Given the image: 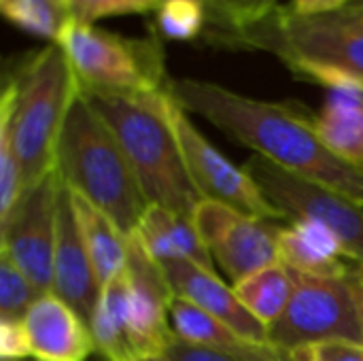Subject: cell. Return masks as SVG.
<instances>
[{"mask_svg":"<svg viewBox=\"0 0 363 361\" xmlns=\"http://www.w3.org/2000/svg\"><path fill=\"white\" fill-rule=\"evenodd\" d=\"M21 321L32 361H87L96 351L89 326L53 291L40 294Z\"/></svg>","mask_w":363,"mask_h":361,"instance_id":"cell-14","label":"cell"},{"mask_svg":"<svg viewBox=\"0 0 363 361\" xmlns=\"http://www.w3.org/2000/svg\"><path fill=\"white\" fill-rule=\"evenodd\" d=\"M208 11L204 0H162L155 9V32L168 40L187 43L204 36Z\"/></svg>","mask_w":363,"mask_h":361,"instance_id":"cell-23","label":"cell"},{"mask_svg":"<svg viewBox=\"0 0 363 361\" xmlns=\"http://www.w3.org/2000/svg\"><path fill=\"white\" fill-rule=\"evenodd\" d=\"M194 223L213 262L232 285L279 262L281 221L251 217L221 202L202 200L194 213Z\"/></svg>","mask_w":363,"mask_h":361,"instance_id":"cell-11","label":"cell"},{"mask_svg":"<svg viewBox=\"0 0 363 361\" xmlns=\"http://www.w3.org/2000/svg\"><path fill=\"white\" fill-rule=\"evenodd\" d=\"M166 361H251L238 355H230V353H221L215 349H204V347H194L187 345L183 340H172L168 345V349L162 355Z\"/></svg>","mask_w":363,"mask_h":361,"instance_id":"cell-28","label":"cell"},{"mask_svg":"<svg viewBox=\"0 0 363 361\" xmlns=\"http://www.w3.org/2000/svg\"><path fill=\"white\" fill-rule=\"evenodd\" d=\"M355 0H291V9L300 15L306 17H319V15H330L347 9Z\"/></svg>","mask_w":363,"mask_h":361,"instance_id":"cell-29","label":"cell"},{"mask_svg":"<svg viewBox=\"0 0 363 361\" xmlns=\"http://www.w3.org/2000/svg\"><path fill=\"white\" fill-rule=\"evenodd\" d=\"M232 287L245 309L270 330L285 313L294 296L296 281L294 272L283 262H277L249 274Z\"/></svg>","mask_w":363,"mask_h":361,"instance_id":"cell-20","label":"cell"},{"mask_svg":"<svg viewBox=\"0 0 363 361\" xmlns=\"http://www.w3.org/2000/svg\"><path fill=\"white\" fill-rule=\"evenodd\" d=\"M355 289H357V300H359V311H362V323H363V264H357L351 272Z\"/></svg>","mask_w":363,"mask_h":361,"instance_id":"cell-31","label":"cell"},{"mask_svg":"<svg viewBox=\"0 0 363 361\" xmlns=\"http://www.w3.org/2000/svg\"><path fill=\"white\" fill-rule=\"evenodd\" d=\"M0 13L17 30L57 43L70 21L64 0H0Z\"/></svg>","mask_w":363,"mask_h":361,"instance_id":"cell-22","label":"cell"},{"mask_svg":"<svg viewBox=\"0 0 363 361\" xmlns=\"http://www.w3.org/2000/svg\"><path fill=\"white\" fill-rule=\"evenodd\" d=\"M81 87L57 43L23 57L4 81L0 119L9 126L23 189L55 170L57 145Z\"/></svg>","mask_w":363,"mask_h":361,"instance_id":"cell-3","label":"cell"},{"mask_svg":"<svg viewBox=\"0 0 363 361\" xmlns=\"http://www.w3.org/2000/svg\"><path fill=\"white\" fill-rule=\"evenodd\" d=\"M162 0H64L68 17L81 23H96L106 17L155 13Z\"/></svg>","mask_w":363,"mask_h":361,"instance_id":"cell-25","label":"cell"},{"mask_svg":"<svg viewBox=\"0 0 363 361\" xmlns=\"http://www.w3.org/2000/svg\"><path fill=\"white\" fill-rule=\"evenodd\" d=\"M57 298L70 304L83 321L89 326L98 296L100 283L94 272L89 253L85 249L70 189L62 181L57 200V232H55V253H53V289Z\"/></svg>","mask_w":363,"mask_h":361,"instance_id":"cell-13","label":"cell"},{"mask_svg":"<svg viewBox=\"0 0 363 361\" xmlns=\"http://www.w3.org/2000/svg\"><path fill=\"white\" fill-rule=\"evenodd\" d=\"M168 117L174 128L181 155L189 179L202 200L221 202L245 215L285 221V215L268 200L257 181L247 172L245 166L230 162L191 121L189 113L168 91Z\"/></svg>","mask_w":363,"mask_h":361,"instance_id":"cell-9","label":"cell"},{"mask_svg":"<svg viewBox=\"0 0 363 361\" xmlns=\"http://www.w3.org/2000/svg\"><path fill=\"white\" fill-rule=\"evenodd\" d=\"M279 262L304 277H347L355 268L332 230L302 219L287 221L281 228Z\"/></svg>","mask_w":363,"mask_h":361,"instance_id":"cell-16","label":"cell"},{"mask_svg":"<svg viewBox=\"0 0 363 361\" xmlns=\"http://www.w3.org/2000/svg\"><path fill=\"white\" fill-rule=\"evenodd\" d=\"M38 296L32 281L0 251V319L21 321Z\"/></svg>","mask_w":363,"mask_h":361,"instance_id":"cell-24","label":"cell"},{"mask_svg":"<svg viewBox=\"0 0 363 361\" xmlns=\"http://www.w3.org/2000/svg\"><path fill=\"white\" fill-rule=\"evenodd\" d=\"M168 91L187 113L206 119L255 155L363 204L362 168L338 157L317 134L313 117L291 104L251 98L194 77H170Z\"/></svg>","mask_w":363,"mask_h":361,"instance_id":"cell-1","label":"cell"},{"mask_svg":"<svg viewBox=\"0 0 363 361\" xmlns=\"http://www.w3.org/2000/svg\"><path fill=\"white\" fill-rule=\"evenodd\" d=\"M313 123L321 140L338 157L363 170V94L359 89H330Z\"/></svg>","mask_w":363,"mask_h":361,"instance_id":"cell-19","label":"cell"},{"mask_svg":"<svg viewBox=\"0 0 363 361\" xmlns=\"http://www.w3.org/2000/svg\"><path fill=\"white\" fill-rule=\"evenodd\" d=\"M145 361H166L164 357H153V360H145Z\"/></svg>","mask_w":363,"mask_h":361,"instance_id":"cell-34","label":"cell"},{"mask_svg":"<svg viewBox=\"0 0 363 361\" xmlns=\"http://www.w3.org/2000/svg\"><path fill=\"white\" fill-rule=\"evenodd\" d=\"M77 223L89 253L94 272L98 277L100 289L117 279L128 266V251H130V236H125L117 223L104 215L98 206L87 202L83 196L70 191Z\"/></svg>","mask_w":363,"mask_h":361,"instance_id":"cell-18","label":"cell"},{"mask_svg":"<svg viewBox=\"0 0 363 361\" xmlns=\"http://www.w3.org/2000/svg\"><path fill=\"white\" fill-rule=\"evenodd\" d=\"M351 272L347 277H304L294 272L296 289L281 319L268 330L270 345L281 351L328 340L363 345L362 311Z\"/></svg>","mask_w":363,"mask_h":361,"instance_id":"cell-7","label":"cell"},{"mask_svg":"<svg viewBox=\"0 0 363 361\" xmlns=\"http://www.w3.org/2000/svg\"><path fill=\"white\" fill-rule=\"evenodd\" d=\"M174 291L162 266L130 236L128 266L121 272V319L136 361L162 357L174 340L170 302Z\"/></svg>","mask_w":363,"mask_h":361,"instance_id":"cell-12","label":"cell"},{"mask_svg":"<svg viewBox=\"0 0 363 361\" xmlns=\"http://www.w3.org/2000/svg\"><path fill=\"white\" fill-rule=\"evenodd\" d=\"M55 170L64 185L108 215L132 236L149 202L115 134L79 91L57 145Z\"/></svg>","mask_w":363,"mask_h":361,"instance_id":"cell-4","label":"cell"},{"mask_svg":"<svg viewBox=\"0 0 363 361\" xmlns=\"http://www.w3.org/2000/svg\"><path fill=\"white\" fill-rule=\"evenodd\" d=\"M334 15H338L340 19H345V21H349V23H353V26H359V28H363V11H359V9H351V6H347V9H342V11L334 13Z\"/></svg>","mask_w":363,"mask_h":361,"instance_id":"cell-30","label":"cell"},{"mask_svg":"<svg viewBox=\"0 0 363 361\" xmlns=\"http://www.w3.org/2000/svg\"><path fill=\"white\" fill-rule=\"evenodd\" d=\"M57 45L66 53L81 91L153 94L168 89L170 77L155 30L145 38H130L96 23L70 19Z\"/></svg>","mask_w":363,"mask_h":361,"instance_id":"cell-6","label":"cell"},{"mask_svg":"<svg viewBox=\"0 0 363 361\" xmlns=\"http://www.w3.org/2000/svg\"><path fill=\"white\" fill-rule=\"evenodd\" d=\"M351 9H359V11H363V0H355L353 4H349Z\"/></svg>","mask_w":363,"mask_h":361,"instance_id":"cell-33","label":"cell"},{"mask_svg":"<svg viewBox=\"0 0 363 361\" xmlns=\"http://www.w3.org/2000/svg\"><path fill=\"white\" fill-rule=\"evenodd\" d=\"M311 361H363V345L351 340H328L296 349Z\"/></svg>","mask_w":363,"mask_h":361,"instance_id":"cell-27","label":"cell"},{"mask_svg":"<svg viewBox=\"0 0 363 361\" xmlns=\"http://www.w3.org/2000/svg\"><path fill=\"white\" fill-rule=\"evenodd\" d=\"M362 94H363V87H362Z\"/></svg>","mask_w":363,"mask_h":361,"instance_id":"cell-35","label":"cell"},{"mask_svg":"<svg viewBox=\"0 0 363 361\" xmlns=\"http://www.w3.org/2000/svg\"><path fill=\"white\" fill-rule=\"evenodd\" d=\"M162 270L174 296L204 309L245 340L253 345H270L268 328L245 309L234 287L223 283L215 270L196 266L191 262H170L164 264Z\"/></svg>","mask_w":363,"mask_h":361,"instance_id":"cell-15","label":"cell"},{"mask_svg":"<svg viewBox=\"0 0 363 361\" xmlns=\"http://www.w3.org/2000/svg\"><path fill=\"white\" fill-rule=\"evenodd\" d=\"M28 361H30V360H28Z\"/></svg>","mask_w":363,"mask_h":361,"instance_id":"cell-36","label":"cell"},{"mask_svg":"<svg viewBox=\"0 0 363 361\" xmlns=\"http://www.w3.org/2000/svg\"><path fill=\"white\" fill-rule=\"evenodd\" d=\"M245 168L287 221L302 219L325 226L338 236L349 260L363 264V204L332 187L291 174L262 155L249 157Z\"/></svg>","mask_w":363,"mask_h":361,"instance_id":"cell-8","label":"cell"},{"mask_svg":"<svg viewBox=\"0 0 363 361\" xmlns=\"http://www.w3.org/2000/svg\"><path fill=\"white\" fill-rule=\"evenodd\" d=\"M81 94L115 134L145 200L194 217L202 198L189 179L168 117V89L153 94Z\"/></svg>","mask_w":363,"mask_h":361,"instance_id":"cell-2","label":"cell"},{"mask_svg":"<svg viewBox=\"0 0 363 361\" xmlns=\"http://www.w3.org/2000/svg\"><path fill=\"white\" fill-rule=\"evenodd\" d=\"M57 170L23 189L13 211L0 221V251L32 281L40 294L53 289V253L57 232Z\"/></svg>","mask_w":363,"mask_h":361,"instance_id":"cell-10","label":"cell"},{"mask_svg":"<svg viewBox=\"0 0 363 361\" xmlns=\"http://www.w3.org/2000/svg\"><path fill=\"white\" fill-rule=\"evenodd\" d=\"M287 361H311V360H306L300 351H289V357H287Z\"/></svg>","mask_w":363,"mask_h":361,"instance_id":"cell-32","label":"cell"},{"mask_svg":"<svg viewBox=\"0 0 363 361\" xmlns=\"http://www.w3.org/2000/svg\"><path fill=\"white\" fill-rule=\"evenodd\" d=\"M238 49L270 51L298 77L328 89L363 87V28L334 13L306 17L279 6L242 34Z\"/></svg>","mask_w":363,"mask_h":361,"instance_id":"cell-5","label":"cell"},{"mask_svg":"<svg viewBox=\"0 0 363 361\" xmlns=\"http://www.w3.org/2000/svg\"><path fill=\"white\" fill-rule=\"evenodd\" d=\"M208 21L204 40L215 47L238 49L242 34L264 21L281 4L279 0H204Z\"/></svg>","mask_w":363,"mask_h":361,"instance_id":"cell-21","label":"cell"},{"mask_svg":"<svg viewBox=\"0 0 363 361\" xmlns=\"http://www.w3.org/2000/svg\"><path fill=\"white\" fill-rule=\"evenodd\" d=\"M132 236L160 266L170 262H191L196 266L215 270V262L202 243L194 217L149 204Z\"/></svg>","mask_w":363,"mask_h":361,"instance_id":"cell-17","label":"cell"},{"mask_svg":"<svg viewBox=\"0 0 363 361\" xmlns=\"http://www.w3.org/2000/svg\"><path fill=\"white\" fill-rule=\"evenodd\" d=\"M0 360L2 361H28L30 343L23 328V321L17 319H0Z\"/></svg>","mask_w":363,"mask_h":361,"instance_id":"cell-26","label":"cell"}]
</instances>
